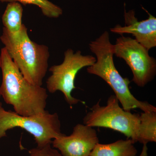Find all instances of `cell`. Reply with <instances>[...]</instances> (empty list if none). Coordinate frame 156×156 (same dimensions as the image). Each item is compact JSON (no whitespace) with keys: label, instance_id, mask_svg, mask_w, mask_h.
<instances>
[{"label":"cell","instance_id":"cell-13","mask_svg":"<svg viewBox=\"0 0 156 156\" xmlns=\"http://www.w3.org/2000/svg\"><path fill=\"white\" fill-rule=\"evenodd\" d=\"M0 2L9 3L17 2L24 5L27 4L35 5L41 9L44 16L50 18H57L62 14V9L60 7L48 0H0Z\"/></svg>","mask_w":156,"mask_h":156},{"label":"cell","instance_id":"cell-8","mask_svg":"<svg viewBox=\"0 0 156 156\" xmlns=\"http://www.w3.org/2000/svg\"><path fill=\"white\" fill-rule=\"evenodd\" d=\"M98 143L97 131L94 128L78 124L70 135L63 134L56 137L52 145L62 156H89Z\"/></svg>","mask_w":156,"mask_h":156},{"label":"cell","instance_id":"cell-11","mask_svg":"<svg viewBox=\"0 0 156 156\" xmlns=\"http://www.w3.org/2000/svg\"><path fill=\"white\" fill-rule=\"evenodd\" d=\"M22 6L17 2L8 4L2 17L4 28L12 35L19 33L22 28Z\"/></svg>","mask_w":156,"mask_h":156},{"label":"cell","instance_id":"cell-3","mask_svg":"<svg viewBox=\"0 0 156 156\" xmlns=\"http://www.w3.org/2000/svg\"><path fill=\"white\" fill-rule=\"evenodd\" d=\"M0 40L26 80L33 85L42 87L50 56L48 46L32 41L24 24L14 35L3 27Z\"/></svg>","mask_w":156,"mask_h":156},{"label":"cell","instance_id":"cell-16","mask_svg":"<svg viewBox=\"0 0 156 156\" xmlns=\"http://www.w3.org/2000/svg\"><path fill=\"white\" fill-rule=\"evenodd\" d=\"M1 98H2V96H1V94H0V108H1V107H2V101H1Z\"/></svg>","mask_w":156,"mask_h":156},{"label":"cell","instance_id":"cell-2","mask_svg":"<svg viewBox=\"0 0 156 156\" xmlns=\"http://www.w3.org/2000/svg\"><path fill=\"white\" fill-rule=\"evenodd\" d=\"M89 46L91 52L96 56V61L87 68V72L101 78L108 84L125 110L131 112L138 108L143 112H156V107L134 97L129 88L131 82L128 78H123L116 68L114 62L113 45L111 43L107 31L90 42Z\"/></svg>","mask_w":156,"mask_h":156},{"label":"cell","instance_id":"cell-9","mask_svg":"<svg viewBox=\"0 0 156 156\" xmlns=\"http://www.w3.org/2000/svg\"><path fill=\"white\" fill-rule=\"evenodd\" d=\"M143 9L148 14V19L138 21L133 10L126 12L125 10L126 25L122 27L118 24L111 28L110 31L121 36L123 34H131L136 41L149 50L156 46V18L145 9Z\"/></svg>","mask_w":156,"mask_h":156},{"label":"cell","instance_id":"cell-7","mask_svg":"<svg viewBox=\"0 0 156 156\" xmlns=\"http://www.w3.org/2000/svg\"><path fill=\"white\" fill-rule=\"evenodd\" d=\"M148 51L135 39L123 35L113 45L114 54L126 61L133 74L132 81L140 87H145L156 75V60Z\"/></svg>","mask_w":156,"mask_h":156},{"label":"cell","instance_id":"cell-6","mask_svg":"<svg viewBox=\"0 0 156 156\" xmlns=\"http://www.w3.org/2000/svg\"><path fill=\"white\" fill-rule=\"evenodd\" d=\"M96 61V58L93 56L83 55L80 50L74 53L72 49H67L65 52L62 63L53 66L49 69L51 75L46 82L47 89L51 93L57 91L62 92L71 107L83 102L72 95L73 90L76 88V76L83 68L91 66Z\"/></svg>","mask_w":156,"mask_h":156},{"label":"cell","instance_id":"cell-14","mask_svg":"<svg viewBox=\"0 0 156 156\" xmlns=\"http://www.w3.org/2000/svg\"><path fill=\"white\" fill-rule=\"evenodd\" d=\"M48 144L44 147L34 148L29 151L30 156H62L59 151Z\"/></svg>","mask_w":156,"mask_h":156},{"label":"cell","instance_id":"cell-15","mask_svg":"<svg viewBox=\"0 0 156 156\" xmlns=\"http://www.w3.org/2000/svg\"><path fill=\"white\" fill-rule=\"evenodd\" d=\"M148 148L147 144H143L142 151L139 156H147Z\"/></svg>","mask_w":156,"mask_h":156},{"label":"cell","instance_id":"cell-4","mask_svg":"<svg viewBox=\"0 0 156 156\" xmlns=\"http://www.w3.org/2000/svg\"><path fill=\"white\" fill-rule=\"evenodd\" d=\"M24 129L33 136L37 147L52 144L53 139L63 135L61 122L57 113L47 111L34 115H20L15 112L0 108V139L7 135V131L14 128Z\"/></svg>","mask_w":156,"mask_h":156},{"label":"cell","instance_id":"cell-5","mask_svg":"<svg viewBox=\"0 0 156 156\" xmlns=\"http://www.w3.org/2000/svg\"><path fill=\"white\" fill-rule=\"evenodd\" d=\"M100 101L93 105L84 117L83 124L93 127H102L118 131L134 143L137 142L139 128L138 114L126 111L121 107L115 95L109 97L105 106Z\"/></svg>","mask_w":156,"mask_h":156},{"label":"cell","instance_id":"cell-12","mask_svg":"<svg viewBox=\"0 0 156 156\" xmlns=\"http://www.w3.org/2000/svg\"><path fill=\"white\" fill-rule=\"evenodd\" d=\"M137 142L147 144L156 142V112H143L140 115Z\"/></svg>","mask_w":156,"mask_h":156},{"label":"cell","instance_id":"cell-10","mask_svg":"<svg viewBox=\"0 0 156 156\" xmlns=\"http://www.w3.org/2000/svg\"><path fill=\"white\" fill-rule=\"evenodd\" d=\"M130 139L119 140L108 144L98 143L89 156H135L137 151Z\"/></svg>","mask_w":156,"mask_h":156},{"label":"cell","instance_id":"cell-1","mask_svg":"<svg viewBox=\"0 0 156 156\" xmlns=\"http://www.w3.org/2000/svg\"><path fill=\"white\" fill-rule=\"evenodd\" d=\"M0 69L2 77L0 94L7 104L13 106L14 112L27 116L47 111V89L27 80L4 47L0 53Z\"/></svg>","mask_w":156,"mask_h":156}]
</instances>
